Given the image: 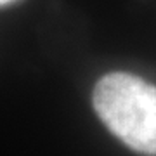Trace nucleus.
<instances>
[{
    "label": "nucleus",
    "mask_w": 156,
    "mask_h": 156,
    "mask_svg": "<svg viewBox=\"0 0 156 156\" xmlns=\"http://www.w3.org/2000/svg\"><path fill=\"white\" fill-rule=\"evenodd\" d=\"M14 0H0V5H7V4H11Z\"/></svg>",
    "instance_id": "f03ea898"
},
{
    "label": "nucleus",
    "mask_w": 156,
    "mask_h": 156,
    "mask_svg": "<svg viewBox=\"0 0 156 156\" xmlns=\"http://www.w3.org/2000/svg\"><path fill=\"white\" fill-rule=\"evenodd\" d=\"M92 102L115 137L137 153L156 156L154 85L132 73H108L95 83Z\"/></svg>",
    "instance_id": "f257e3e1"
}]
</instances>
